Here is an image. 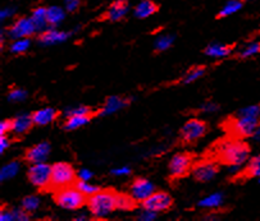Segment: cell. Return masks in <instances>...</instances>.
Returning <instances> with one entry per match:
<instances>
[{
	"instance_id": "cell-1",
	"label": "cell",
	"mask_w": 260,
	"mask_h": 221,
	"mask_svg": "<svg viewBox=\"0 0 260 221\" xmlns=\"http://www.w3.org/2000/svg\"><path fill=\"white\" fill-rule=\"evenodd\" d=\"M251 154V147L245 139L223 136L213 141L203 151L200 157L215 161L220 166H240L245 164Z\"/></svg>"
},
{
	"instance_id": "cell-2",
	"label": "cell",
	"mask_w": 260,
	"mask_h": 221,
	"mask_svg": "<svg viewBox=\"0 0 260 221\" xmlns=\"http://www.w3.org/2000/svg\"><path fill=\"white\" fill-rule=\"evenodd\" d=\"M92 216L103 217L114 211H134L140 207V202L128 192H119L114 188H100L96 193L89 196L87 205Z\"/></svg>"
},
{
	"instance_id": "cell-3",
	"label": "cell",
	"mask_w": 260,
	"mask_h": 221,
	"mask_svg": "<svg viewBox=\"0 0 260 221\" xmlns=\"http://www.w3.org/2000/svg\"><path fill=\"white\" fill-rule=\"evenodd\" d=\"M260 127V104L251 105L232 113L220 120L219 129L225 136L246 139L254 136Z\"/></svg>"
},
{
	"instance_id": "cell-4",
	"label": "cell",
	"mask_w": 260,
	"mask_h": 221,
	"mask_svg": "<svg viewBox=\"0 0 260 221\" xmlns=\"http://www.w3.org/2000/svg\"><path fill=\"white\" fill-rule=\"evenodd\" d=\"M196 160H198V155L192 151H181L173 155L168 164L169 184L175 187L180 180L191 176L192 166Z\"/></svg>"
},
{
	"instance_id": "cell-5",
	"label": "cell",
	"mask_w": 260,
	"mask_h": 221,
	"mask_svg": "<svg viewBox=\"0 0 260 221\" xmlns=\"http://www.w3.org/2000/svg\"><path fill=\"white\" fill-rule=\"evenodd\" d=\"M210 132L209 123L198 118H191L178 131V147L192 146Z\"/></svg>"
},
{
	"instance_id": "cell-6",
	"label": "cell",
	"mask_w": 260,
	"mask_h": 221,
	"mask_svg": "<svg viewBox=\"0 0 260 221\" xmlns=\"http://www.w3.org/2000/svg\"><path fill=\"white\" fill-rule=\"evenodd\" d=\"M51 195H53L54 202L64 210H80L87 205V200H89V196L78 189L76 184L63 187Z\"/></svg>"
},
{
	"instance_id": "cell-7",
	"label": "cell",
	"mask_w": 260,
	"mask_h": 221,
	"mask_svg": "<svg viewBox=\"0 0 260 221\" xmlns=\"http://www.w3.org/2000/svg\"><path fill=\"white\" fill-rule=\"evenodd\" d=\"M80 179L77 170L75 166L66 161L55 163L51 165V179L50 187H49V193H53L63 187L72 186Z\"/></svg>"
},
{
	"instance_id": "cell-8",
	"label": "cell",
	"mask_w": 260,
	"mask_h": 221,
	"mask_svg": "<svg viewBox=\"0 0 260 221\" xmlns=\"http://www.w3.org/2000/svg\"><path fill=\"white\" fill-rule=\"evenodd\" d=\"M100 115H103V107L92 109L90 106H80L67 113L64 122L62 123V128L64 131H76Z\"/></svg>"
},
{
	"instance_id": "cell-9",
	"label": "cell",
	"mask_w": 260,
	"mask_h": 221,
	"mask_svg": "<svg viewBox=\"0 0 260 221\" xmlns=\"http://www.w3.org/2000/svg\"><path fill=\"white\" fill-rule=\"evenodd\" d=\"M173 206H175V200L166 191H155L148 198L140 202V207L155 213L168 212L173 208Z\"/></svg>"
},
{
	"instance_id": "cell-10",
	"label": "cell",
	"mask_w": 260,
	"mask_h": 221,
	"mask_svg": "<svg viewBox=\"0 0 260 221\" xmlns=\"http://www.w3.org/2000/svg\"><path fill=\"white\" fill-rule=\"evenodd\" d=\"M27 179L40 193H49L51 179V165L46 163L31 165L27 171Z\"/></svg>"
},
{
	"instance_id": "cell-11",
	"label": "cell",
	"mask_w": 260,
	"mask_h": 221,
	"mask_svg": "<svg viewBox=\"0 0 260 221\" xmlns=\"http://www.w3.org/2000/svg\"><path fill=\"white\" fill-rule=\"evenodd\" d=\"M220 171V165L215 161L205 159V157H199V160L195 161L191 171V176L193 180L198 183H208L212 180L215 175Z\"/></svg>"
},
{
	"instance_id": "cell-12",
	"label": "cell",
	"mask_w": 260,
	"mask_h": 221,
	"mask_svg": "<svg viewBox=\"0 0 260 221\" xmlns=\"http://www.w3.org/2000/svg\"><path fill=\"white\" fill-rule=\"evenodd\" d=\"M38 32L35 23L32 22L31 17L21 16L6 29V33L12 40H18V39H30Z\"/></svg>"
},
{
	"instance_id": "cell-13",
	"label": "cell",
	"mask_w": 260,
	"mask_h": 221,
	"mask_svg": "<svg viewBox=\"0 0 260 221\" xmlns=\"http://www.w3.org/2000/svg\"><path fill=\"white\" fill-rule=\"evenodd\" d=\"M252 178H260V155L250 159L246 166L228 178V183L244 184Z\"/></svg>"
},
{
	"instance_id": "cell-14",
	"label": "cell",
	"mask_w": 260,
	"mask_h": 221,
	"mask_svg": "<svg viewBox=\"0 0 260 221\" xmlns=\"http://www.w3.org/2000/svg\"><path fill=\"white\" fill-rule=\"evenodd\" d=\"M50 143L48 141H43L40 143H36L34 146L28 147L23 151L22 155V161L28 165H35V164L45 163L50 154Z\"/></svg>"
},
{
	"instance_id": "cell-15",
	"label": "cell",
	"mask_w": 260,
	"mask_h": 221,
	"mask_svg": "<svg viewBox=\"0 0 260 221\" xmlns=\"http://www.w3.org/2000/svg\"><path fill=\"white\" fill-rule=\"evenodd\" d=\"M155 191V186L151 181H149L148 179L141 178V176H136L128 184V193L139 202L148 198Z\"/></svg>"
},
{
	"instance_id": "cell-16",
	"label": "cell",
	"mask_w": 260,
	"mask_h": 221,
	"mask_svg": "<svg viewBox=\"0 0 260 221\" xmlns=\"http://www.w3.org/2000/svg\"><path fill=\"white\" fill-rule=\"evenodd\" d=\"M128 0H114L108 7L107 11L96 18L98 22H118L128 12Z\"/></svg>"
},
{
	"instance_id": "cell-17",
	"label": "cell",
	"mask_w": 260,
	"mask_h": 221,
	"mask_svg": "<svg viewBox=\"0 0 260 221\" xmlns=\"http://www.w3.org/2000/svg\"><path fill=\"white\" fill-rule=\"evenodd\" d=\"M208 67L204 64H198V65H192V67L188 68L180 78L177 80H173L171 82L163 83L164 87H169V86H180V85H188L191 82H195L196 80H199L200 77L205 75L207 72Z\"/></svg>"
},
{
	"instance_id": "cell-18",
	"label": "cell",
	"mask_w": 260,
	"mask_h": 221,
	"mask_svg": "<svg viewBox=\"0 0 260 221\" xmlns=\"http://www.w3.org/2000/svg\"><path fill=\"white\" fill-rule=\"evenodd\" d=\"M60 115H62V112L58 109H54V107H45V109H40L31 113L34 123H35V125H39V127H44V125H48L50 123L55 122Z\"/></svg>"
},
{
	"instance_id": "cell-19",
	"label": "cell",
	"mask_w": 260,
	"mask_h": 221,
	"mask_svg": "<svg viewBox=\"0 0 260 221\" xmlns=\"http://www.w3.org/2000/svg\"><path fill=\"white\" fill-rule=\"evenodd\" d=\"M159 11H160V6L155 3L154 0H141L134 9L135 16L140 19H145L148 17L154 16Z\"/></svg>"
},
{
	"instance_id": "cell-20",
	"label": "cell",
	"mask_w": 260,
	"mask_h": 221,
	"mask_svg": "<svg viewBox=\"0 0 260 221\" xmlns=\"http://www.w3.org/2000/svg\"><path fill=\"white\" fill-rule=\"evenodd\" d=\"M237 44H225V45H222V44H210L207 48L203 50V53L208 56H214V58H225V56H230L232 54V51L236 49Z\"/></svg>"
},
{
	"instance_id": "cell-21",
	"label": "cell",
	"mask_w": 260,
	"mask_h": 221,
	"mask_svg": "<svg viewBox=\"0 0 260 221\" xmlns=\"http://www.w3.org/2000/svg\"><path fill=\"white\" fill-rule=\"evenodd\" d=\"M34 127H35V123H34L31 114L21 115V117L14 118V127L12 134H14V136H26L27 133H30Z\"/></svg>"
},
{
	"instance_id": "cell-22",
	"label": "cell",
	"mask_w": 260,
	"mask_h": 221,
	"mask_svg": "<svg viewBox=\"0 0 260 221\" xmlns=\"http://www.w3.org/2000/svg\"><path fill=\"white\" fill-rule=\"evenodd\" d=\"M129 102H131V99H124V97H122V96L108 97L102 106L103 107V115L109 114V113L115 112V110L121 109V107L127 106Z\"/></svg>"
},
{
	"instance_id": "cell-23",
	"label": "cell",
	"mask_w": 260,
	"mask_h": 221,
	"mask_svg": "<svg viewBox=\"0 0 260 221\" xmlns=\"http://www.w3.org/2000/svg\"><path fill=\"white\" fill-rule=\"evenodd\" d=\"M68 35L70 33L60 32V31H56V29H46V31H44L38 36V40L43 44H55L64 41L68 38Z\"/></svg>"
},
{
	"instance_id": "cell-24",
	"label": "cell",
	"mask_w": 260,
	"mask_h": 221,
	"mask_svg": "<svg viewBox=\"0 0 260 221\" xmlns=\"http://www.w3.org/2000/svg\"><path fill=\"white\" fill-rule=\"evenodd\" d=\"M244 3L245 0H228L227 3H225V6L218 12V14L215 16V19H217V21H220V19H224L227 18V17H230L231 14L236 13V12H239L240 9L242 8Z\"/></svg>"
},
{
	"instance_id": "cell-25",
	"label": "cell",
	"mask_w": 260,
	"mask_h": 221,
	"mask_svg": "<svg viewBox=\"0 0 260 221\" xmlns=\"http://www.w3.org/2000/svg\"><path fill=\"white\" fill-rule=\"evenodd\" d=\"M31 19L35 23L38 31L45 28V26L48 24V8H45V7H38V8L32 9V12H31Z\"/></svg>"
},
{
	"instance_id": "cell-26",
	"label": "cell",
	"mask_w": 260,
	"mask_h": 221,
	"mask_svg": "<svg viewBox=\"0 0 260 221\" xmlns=\"http://www.w3.org/2000/svg\"><path fill=\"white\" fill-rule=\"evenodd\" d=\"M257 54H260V41L250 44V45H247L246 48L242 49L241 51L236 53L235 55H230V58L236 59V60H245V59L257 55Z\"/></svg>"
},
{
	"instance_id": "cell-27",
	"label": "cell",
	"mask_w": 260,
	"mask_h": 221,
	"mask_svg": "<svg viewBox=\"0 0 260 221\" xmlns=\"http://www.w3.org/2000/svg\"><path fill=\"white\" fill-rule=\"evenodd\" d=\"M64 19V12L59 7H50L48 8V24L56 26L60 21Z\"/></svg>"
},
{
	"instance_id": "cell-28",
	"label": "cell",
	"mask_w": 260,
	"mask_h": 221,
	"mask_svg": "<svg viewBox=\"0 0 260 221\" xmlns=\"http://www.w3.org/2000/svg\"><path fill=\"white\" fill-rule=\"evenodd\" d=\"M39 205H40V201H39V198L35 197V196H26L21 202V207L23 208L24 211H27L30 215H32V213L38 210Z\"/></svg>"
},
{
	"instance_id": "cell-29",
	"label": "cell",
	"mask_w": 260,
	"mask_h": 221,
	"mask_svg": "<svg viewBox=\"0 0 260 221\" xmlns=\"http://www.w3.org/2000/svg\"><path fill=\"white\" fill-rule=\"evenodd\" d=\"M173 41H175V38L171 35H164L161 38H159L155 43V49H154V53L159 54L161 51H166L173 45Z\"/></svg>"
},
{
	"instance_id": "cell-30",
	"label": "cell",
	"mask_w": 260,
	"mask_h": 221,
	"mask_svg": "<svg viewBox=\"0 0 260 221\" xmlns=\"http://www.w3.org/2000/svg\"><path fill=\"white\" fill-rule=\"evenodd\" d=\"M28 46H30V40L28 39H18V40H16L12 44L9 50L13 54H23L28 50Z\"/></svg>"
},
{
	"instance_id": "cell-31",
	"label": "cell",
	"mask_w": 260,
	"mask_h": 221,
	"mask_svg": "<svg viewBox=\"0 0 260 221\" xmlns=\"http://www.w3.org/2000/svg\"><path fill=\"white\" fill-rule=\"evenodd\" d=\"M76 187H77L78 189H81V191H82V192L87 196L94 195V193H96L100 189V187L91 186V184L87 183V180H83V179H81V178L76 181Z\"/></svg>"
},
{
	"instance_id": "cell-32",
	"label": "cell",
	"mask_w": 260,
	"mask_h": 221,
	"mask_svg": "<svg viewBox=\"0 0 260 221\" xmlns=\"http://www.w3.org/2000/svg\"><path fill=\"white\" fill-rule=\"evenodd\" d=\"M26 97V91L21 90V88L16 87V86H12L9 88V92H8V99L11 101H21Z\"/></svg>"
},
{
	"instance_id": "cell-33",
	"label": "cell",
	"mask_w": 260,
	"mask_h": 221,
	"mask_svg": "<svg viewBox=\"0 0 260 221\" xmlns=\"http://www.w3.org/2000/svg\"><path fill=\"white\" fill-rule=\"evenodd\" d=\"M14 127V118L4 119L0 124V136H7L8 133H13Z\"/></svg>"
},
{
	"instance_id": "cell-34",
	"label": "cell",
	"mask_w": 260,
	"mask_h": 221,
	"mask_svg": "<svg viewBox=\"0 0 260 221\" xmlns=\"http://www.w3.org/2000/svg\"><path fill=\"white\" fill-rule=\"evenodd\" d=\"M64 6L68 13H76V12L80 11L82 2L81 0H64Z\"/></svg>"
},
{
	"instance_id": "cell-35",
	"label": "cell",
	"mask_w": 260,
	"mask_h": 221,
	"mask_svg": "<svg viewBox=\"0 0 260 221\" xmlns=\"http://www.w3.org/2000/svg\"><path fill=\"white\" fill-rule=\"evenodd\" d=\"M220 195H214V196H210L209 198H207V200L201 201L200 203H199V206H205V207H218V205L220 203Z\"/></svg>"
},
{
	"instance_id": "cell-36",
	"label": "cell",
	"mask_w": 260,
	"mask_h": 221,
	"mask_svg": "<svg viewBox=\"0 0 260 221\" xmlns=\"http://www.w3.org/2000/svg\"><path fill=\"white\" fill-rule=\"evenodd\" d=\"M17 171V164L13 163V164H9V165H7L6 168L3 169V173H2V176H3V179L6 178H9V176H12L13 174H16Z\"/></svg>"
},
{
	"instance_id": "cell-37",
	"label": "cell",
	"mask_w": 260,
	"mask_h": 221,
	"mask_svg": "<svg viewBox=\"0 0 260 221\" xmlns=\"http://www.w3.org/2000/svg\"><path fill=\"white\" fill-rule=\"evenodd\" d=\"M11 139H8V137L7 136H2V143H0V146H2V152H4L7 150V147L11 144Z\"/></svg>"
},
{
	"instance_id": "cell-38",
	"label": "cell",
	"mask_w": 260,
	"mask_h": 221,
	"mask_svg": "<svg viewBox=\"0 0 260 221\" xmlns=\"http://www.w3.org/2000/svg\"><path fill=\"white\" fill-rule=\"evenodd\" d=\"M252 137H254L255 139H257V141H260V127L256 129V132H255L254 136H252Z\"/></svg>"
},
{
	"instance_id": "cell-39",
	"label": "cell",
	"mask_w": 260,
	"mask_h": 221,
	"mask_svg": "<svg viewBox=\"0 0 260 221\" xmlns=\"http://www.w3.org/2000/svg\"><path fill=\"white\" fill-rule=\"evenodd\" d=\"M114 174H124V173H129L128 169H121V170H115L113 171Z\"/></svg>"
},
{
	"instance_id": "cell-40",
	"label": "cell",
	"mask_w": 260,
	"mask_h": 221,
	"mask_svg": "<svg viewBox=\"0 0 260 221\" xmlns=\"http://www.w3.org/2000/svg\"><path fill=\"white\" fill-rule=\"evenodd\" d=\"M259 180H260V178H259Z\"/></svg>"
}]
</instances>
